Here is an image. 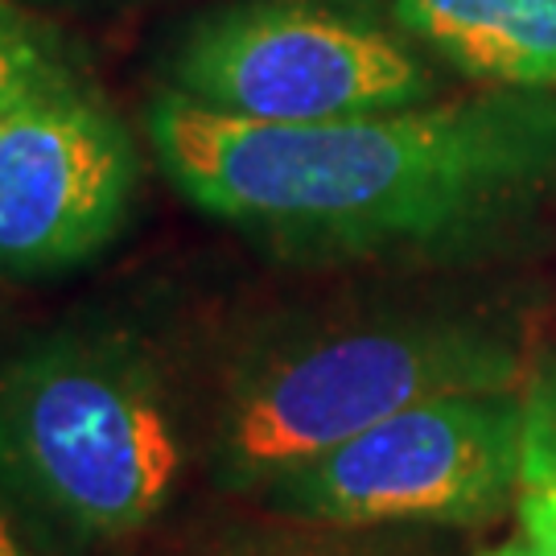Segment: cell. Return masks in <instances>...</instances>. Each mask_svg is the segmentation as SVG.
I'll return each mask as SVG.
<instances>
[{
	"instance_id": "6da1fadb",
	"label": "cell",
	"mask_w": 556,
	"mask_h": 556,
	"mask_svg": "<svg viewBox=\"0 0 556 556\" xmlns=\"http://www.w3.org/2000/svg\"><path fill=\"white\" fill-rule=\"evenodd\" d=\"M181 199L289 252L445 243L556 190V96L507 91L260 124L161 91L144 116Z\"/></svg>"
},
{
	"instance_id": "7a4b0ae2",
	"label": "cell",
	"mask_w": 556,
	"mask_h": 556,
	"mask_svg": "<svg viewBox=\"0 0 556 556\" xmlns=\"http://www.w3.org/2000/svg\"><path fill=\"white\" fill-rule=\"evenodd\" d=\"M186 466L165 371L128 330H62L0 363V486L79 544L140 536Z\"/></svg>"
},
{
	"instance_id": "3957f363",
	"label": "cell",
	"mask_w": 556,
	"mask_h": 556,
	"mask_svg": "<svg viewBox=\"0 0 556 556\" xmlns=\"http://www.w3.org/2000/svg\"><path fill=\"white\" fill-rule=\"evenodd\" d=\"M516 342L466 318L338 321L239 363L211 466L227 491H264L420 400L523 388Z\"/></svg>"
},
{
	"instance_id": "277c9868",
	"label": "cell",
	"mask_w": 556,
	"mask_h": 556,
	"mask_svg": "<svg viewBox=\"0 0 556 556\" xmlns=\"http://www.w3.org/2000/svg\"><path fill=\"white\" fill-rule=\"evenodd\" d=\"M169 91L223 116L318 124L429 103L438 79L371 21L305 0H248L181 34Z\"/></svg>"
},
{
	"instance_id": "5b68a950",
	"label": "cell",
	"mask_w": 556,
	"mask_h": 556,
	"mask_svg": "<svg viewBox=\"0 0 556 556\" xmlns=\"http://www.w3.org/2000/svg\"><path fill=\"white\" fill-rule=\"evenodd\" d=\"M523 404L516 392L433 396L379 420L260 498L321 528L482 523L516 498Z\"/></svg>"
},
{
	"instance_id": "8992f818",
	"label": "cell",
	"mask_w": 556,
	"mask_h": 556,
	"mask_svg": "<svg viewBox=\"0 0 556 556\" xmlns=\"http://www.w3.org/2000/svg\"><path fill=\"white\" fill-rule=\"evenodd\" d=\"M140 157L79 75L0 119V277H54L124 231Z\"/></svg>"
},
{
	"instance_id": "52a82bcc",
	"label": "cell",
	"mask_w": 556,
	"mask_h": 556,
	"mask_svg": "<svg viewBox=\"0 0 556 556\" xmlns=\"http://www.w3.org/2000/svg\"><path fill=\"white\" fill-rule=\"evenodd\" d=\"M396 21L470 79L556 96V0H396Z\"/></svg>"
},
{
	"instance_id": "ba28073f",
	"label": "cell",
	"mask_w": 556,
	"mask_h": 556,
	"mask_svg": "<svg viewBox=\"0 0 556 556\" xmlns=\"http://www.w3.org/2000/svg\"><path fill=\"white\" fill-rule=\"evenodd\" d=\"M523 433H519L516 511L523 536L540 556H556V355L544 358L519 388Z\"/></svg>"
},
{
	"instance_id": "9c48e42d",
	"label": "cell",
	"mask_w": 556,
	"mask_h": 556,
	"mask_svg": "<svg viewBox=\"0 0 556 556\" xmlns=\"http://www.w3.org/2000/svg\"><path fill=\"white\" fill-rule=\"evenodd\" d=\"M66 79H75V66L62 59L59 41L17 0H0V119L29 96Z\"/></svg>"
},
{
	"instance_id": "30bf717a",
	"label": "cell",
	"mask_w": 556,
	"mask_h": 556,
	"mask_svg": "<svg viewBox=\"0 0 556 556\" xmlns=\"http://www.w3.org/2000/svg\"><path fill=\"white\" fill-rule=\"evenodd\" d=\"M181 556H392L371 544L342 536V528H305V532H236L206 540Z\"/></svg>"
},
{
	"instance_id": "8fae6325",
	"label": "cell",
	"mask_w": 556,
	"mask_h": 556,
	"mask_svg": "<svg viewBox=\"0 0 556 556\" xmlns=\"http://www.w3.org/2000/svg\"><path fill=\"white\" fill-rule=\"evenodd\" d=\"M0 556H38L25 544V536H21V528L13 523L4 503H0Z\"/></svg>"
},
{
	"instance_id": "7c38bea8",
	"label": "cell",
	"mask_w": 556,
	"mask_h": 556,
	"mask_svg": "<svg viewBox=\"0 0 556 556\" xmlns=\"http://www.w3.org/2000/svg\"><path fill=\"white\" fill-rule=\"evenodd\" d=\"M17 4H41V9H103V4H128V0H17Z\"/></svg>"
},
{
	"instance_id": "4fadbf2b",
	"label": "cell",
	"mask_w": 556,
	"mask_h": 556,
	"mask_svg": "<svg viewBox=\"0 0 556 556\" xmlns=\"http://www.w3.org/2000/svg\"><path fill=\"white\" fill-rule=\"evenodd\" d=\"M478 556H540L528 540H507V544H495V548H486V553Z\"/></svg>"
}]
</instances>
